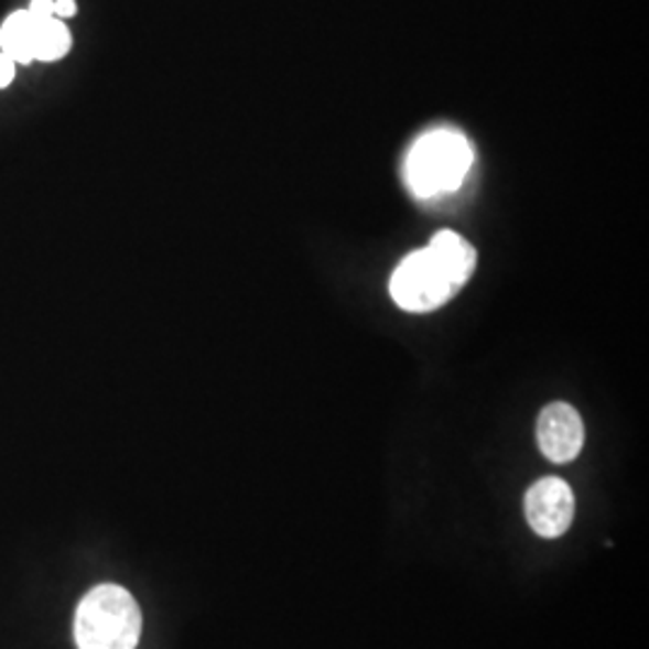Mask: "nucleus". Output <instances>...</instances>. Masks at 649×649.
<instances>
[{
	"mask_svg": "<svg viewBox=\"0 0 649 649\" xmlns=\"http://www.w3.org/2000/svg\"><path fill=\"white\" fill-rule=\"evenodd\" d=\"M476 250L455 231H441L431 244L407 256L390 280V294L404 311L429 313L441 309L467 284Z\"/></svg>",
	"mask_w": 649,
	"mask_h": 649,
	"instance_id": "1",
	"label": "nucleus"
},
{
	"mask_svg": "<svg viewBox=\"0 0 649 649\" xmlns=\"http://www.w3.org/2000/svg\"><path fill=\"white\" fill-rule=\"evenodd\" d=\"M524 515L539 537H563L573 524L575 496L573 488L559 476H544L524 496Z\"/></svg>",
	"mask_w": 649,
	"mask_h": 649,
	"instance_id": "4",
	"label": "nucleus"
},
{
	"mask_svg": "<svg viewBox=\"0 0 649 649\" xmlns=\"http://www.w3.org/2000/svg\"><path fill=\"white\" fill-rule=\"evenodd\" d=\"M140 632V606L123 587H95L75 612L77 649H136Z\"/></svg>",
	"mask_w": 649,
	"mask_h": 649,
	"instance_id": "2",
	"label": "nucleus"
},
{
	"mask_svg": "<svg viewBox=\"0 0 649 649\" xmlns=\"http://www.w3.org/2000/svg\"><path fill=\"white\" fill-rule=\"evenodd\" d=\"M15 68H18V63L0 51V89L8 87L12 79H15Z\"/></svg>",
	"mask_w": 649,
	"mask_h": 649,
	"instance_id": "8",
	"label": "nucleus"
},
{
	"mask_svg": "<svg viewBox=\"0 0 649 649\" xmlns=\"http://www.w3.org/2000/svg\"><path fill=\"white\" fill-rule=\"evenodd\" d=\"M537 443L544 457L555 465L573 462L585 445V426L575 407L565 402L549 404L537 421Z\"/></svg>",
	"mask_w": 649,
	"mask_h": 649,
	"instance_id": "5",
	"label": "nucleus"
},
{
	"mask_svg": "<svg viewBox=\"0 0 649 649\" xmlns=\"http://www.w3.org/2000/svg\"><path fill=\"white\" fill-rule=\"evenodd\" d=\"M71 51V32L58 18L36 20L34 61H58Z\"/></svg>",
	"mask_w": 649,
	"mask_h": 649,
	"instance_id": "7",
	"label": "nucleus"
},
{
	"mask_svg": "<svg viewBox=\"0 0 649 649\" xmlns=\"http://www.w3.org/2000/svg\"><path fill=\"white\" fill-rule=\"evenodd\" d=\"M26 12H30V15L36 20H48V18H53V0H32Z\"/></svg>",
	"mask_w": 649,
	"mask_h": 649,
	"instance_id": "9",
	"label": "nucleus"
},
{
	"mask_svg": "<svg viewBox=\"0 0 649 649\" xmlns=\"http://www.w3.org/2000/svg\"><path fill=\"white\" fill-rule=\"evenodd\" d=\"M77 12L75 0H53V18L65 20V18H73Z\"/></svg>",
	"mask_w": 649,
	"mask_h": 649,
	"instance_id": "10",
	"label": "nucleus"
},
{
	"mask_svg": "<svg viewBox=\"0 0 649 649\" xmlns=\"http://www.w3.org/2000/svg\"><path fill=\"white\" fill-rule=\"evenodd\" d=\"M474 162L472 144L459 130L439 128L423 136L407 156V185L417 197L459 188Z\"/></svg>",
	"mask_w": 649,
	"mask_h": 649,
	"instance_id": "3",
	"label": "nucleus"
},
{
	"mask_svg": "<svg viewBox=\"0 0 649 649\" xmlns=\"http://www.w3.org/2000/svg\"><path fill=\"white\" fill-rule=\"evenodd\" d=\"M34 34H36V18L30 12L15 10L0 26V48L6 56L15 63H32L34 61Z\"/></svg>",
	"mask_w": 649,
	"mask_h": 649,
	"instance_id": "6",
	"label": "nucleus"
}]
</instances>
